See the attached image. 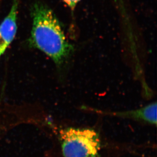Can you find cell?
Segmentation results:
<instances>
[{
	"instance_id": "1",
	"label": "cell",
	"mask_w": 157,
	"mask_h": 157,
	"mask_svg": "<svg viewBox=\"0 0 157 157\" xmlns=\"http://www.w3.org/2000/svg\"><path fill=\"white\" fill-rule=\"evenodd\" d=\"M32 17V44L51 58L58 66H62L74 48L66 38L58 18L49 8L40 3L33 7Z\"/></svg>"
},
{
	"instance_id": "4",
	"label": "cell",
	"mask_w": 157,
	"mask_h": 157,
	"mask_svg": "<svg viewBox=\"0 0 157 157\" xmlns=\"http://www.w3.org/2000/svg\"><path fill=\"white\" fill-rule=\"evenodd\" d=\"M19 0H13L9 14L0 25V56L4 53L15 36Z\"/></svg>"
},
{
	"instance_id": "2",
	"label": "cell",
	"mask_w": 157,
	"mask_h": 157,
	"mask_svg": "<svg viewBox=\"0 0 157 157\" xmlns=\"http://www.w3.org/2000/svg\"><path fill=\"white\" fill-rule=\"evenodd\" d=\"M64 157H99L101 147L99 135L89 128L68 127L59 131Z\"/></svg>"
},
{
	"instance_id": "3",
	"label": "cell",
	"mask_w": 157,
	"mask_h": 157,
	"mask_svg": "<svg viewBox=\"0 0 157 157\" xmlns=\"http://www.w3.org/2000/svg\"><path fill=\"white\" fill-rule=\"evenodd\" d=\"M157 106V102H155L146 105L145 106L143 107L142 108L125 111L109 112L102 111L92 108H89V109L85 107H83V108H85V110H87L98 114L114 116L124 119H132L134 120L144 122V123H148L149 124L156 126Z\"/></svg>"
},
{
	"instance_id": "5",
	"label": "cell",
	"mask_w": 157,
	"mask_h": 157,
	"mask_svg": "<svg viewBox=\"0 0 157 157\" xmlns=\"http://www.w3.org/2000/svg\"><path fill=\"white\" fill-rule=\"evenodd\" d=\"M63 1L70 8L71 10L73 11L80 0H63Z\"/></svg>"
}]
</instances>
